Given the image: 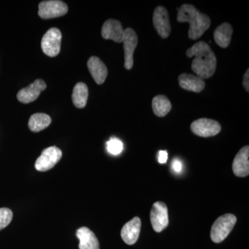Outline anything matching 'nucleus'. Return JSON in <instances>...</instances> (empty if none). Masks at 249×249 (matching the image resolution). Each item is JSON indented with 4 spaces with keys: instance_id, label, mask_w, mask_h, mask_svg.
<instances>
[{
    "instance_id": "0eeeda50",
    "label": "nucleus",
    "mask_w": 249,
    "mask_h": 249,
    "mask_svg": "<svg viewBox=\"0 0 249 249\" xmlns=\"http://www.w3.org/2000/svg\"><path fill=\"white\" fill-rule=\"evenodd\" d=\"M123 43L124 49V67L126 70H130L133 67L134 51L138 44V36L132 28L124 29Z\"/></svg>"
},
{
    "instance_id": "ddd939ff",
    "label": "nucleus",
    "mask_w": 249,
    "mask_h": 249,
    "mask_svg": "<svg viewBox=\"0 0 249 249\" xmlns=\"http://www.w3.org/2000/svg\"><path fill=\"white\" fill-rule=\"evenodd\" d=\"M141 228H142V222L140 218L138 217H135L132 220L126 223L121 232L123 240L127 245H134L138 240Z\"/></svg>"
},
{
    "instance_id": "f257e3e1",
    "label": "nucleus",
    "mask_w": 249,
    "mask_h": 249,
    "mask_svg": "<svg viewBox=\"0 0 249 249\" xmlns=\"http://www.w3.org/2000/svg\"><path fill=\"white\" fill-rule=\"evenodd\" d=\"M188 58L195 56L192 70L196 76L207 79L213 76L217 68V58L210 46L204 41L196 42L186 51Z\"/></svg>"
},
{
    "instance_id": "f03ea898",
    "label": "nucleus",
    "mask_w": 249,
    "mask_h": 249,
    "mask_svg": "<svg viewBox=\"0 0 249 249\" xmlns=\"http://www.w3.org/2000/svg\"><path fill=\"white\" fill-rule=\"evenodd\" d=\"M178 22H189L188 36L191 40H197L209 29L211 26V18L202 14L196 6L191 4H183L178 9Z\"/></svg>"
},
{
    "instance_id": "5701e85b",
    "label": "nucleus",
    "mask_w": 249,
    "mask_h": 249,
    "mask_svg": "<svg viewBox=\"0 0 249 249\" xmlns=\"http://www.w3.org/2000/svg\"><path fill=\"white\" fill-rule=\"evenodd\" d=\"M14 214L11 209L7 208L0 209V231L8 227L12 221Z\"/></svg>"
},
{
    "instance_id": "4be33fe9",
    "label": "nucleus",
    "mask_w": 249,
    "mask_h": 249,
    "mask_svg": "<svg viewBox=\"0 0 249 249\" xmlns=\"http://www.w3.org/2000/svg\"><path fill=\"white\" fill-rule=\"evenodd\" d=\"M124 150V144L119 139L111 137L107 142V150L113 155H118Z\"/></svg>"
},
{
    "instance_id": "423d86ee",
    "label": "nucleus",
    "mask_w": 249,
    "mask_h": 249,
    "mask_svg": "<svg viewBox=\"0 0 249 249\" xmlns=\"http://www.w3.org/2000/svg\"><path fill=\"white\" fill-rule=\"evenodd\" d=\"M68 12V6L59 0L43 1L39 4L38 15L42 19H52L61 17Z\"/></svg>"
},
{
    "instance_id": "6ab92c4d",
    "label": "nucleus",
    "mask_w": 249,
    "mask_h": 249,
    "mask_svg": "<svg viewBox=\"0 0 249 249\" xmlns=\"http://www.w3.org/2000/svg\"><path fill=\"white\" fill-rule=\"evenodd\" d=\"M89 90L84 83H78L75 85L72 93V101L76 107L84 108L88 102Z\"/></svg>"
},
{
    "instance_id": "39448f33",
    "label": "nucleus",
    "mask_w": 249,
    "mask_h": 249,
    "mask_svg": "<svg viewBox=\"0 0 249 249\" xmlns=\"http://www.w3.org/2000/svg\"><path fill=\"white\" fill-rule=\"evenodd\" d=\"M62 157L60 149L51 146L45 149L36 160L35 168L37 171L46 172L53 168L60 161Z\"/></svg>"
},
{
    "instance_id": "a211bd4d",
    "label": "nucleus",
    "mask_w": 249,
    "mask_h": 249,
    "mask_svg": "<svg viewBox=\"0 0 249 249\" xmlns=\"http://www.w3.org/2000/svg\"><path fill=\"white\" fill-rule=\"evenodd\" d=\"M232 33V26L229 23H223L214 30V39L216 44L222 48H227L230 45Z\"/></svg>"
},
{
    "instance_id": "f3484780",
    "label": "nucleus",
    "mask_w": 249,
    "mask_h": 249,
    "mask_svg": "<svg viewBox=\"0 0 249 249\" xmlns=\"http://www.w3.org/2000/svg\"><path fill=\"white\" fill-rule=\"evenodd\" d=\"M76 237L80 241L79 249H100L97 237L88 228L78 229L76 231Z\"/></svg>"
},
{
    "instance_id": "b1692460",
    "label": "nucleus",
    "mask_w": 249,
    "mask_h": 249,
    "mask_svg": "<svg viewBox=\"0 0 249 249\" xmlns=\"http://www.w3.org/2000/svg\"><path fill=\"white\" fill-rule=\"evenodd\" d=\"M167 160H168V152L163 151V150L159 152L158 161L160 162V164L165 163Z\"/></svg>"
},
{
    "instance_id": "1a4fd4ad",
    "label": "nucleus",
    "mask_w": 249,
    "mask_h": 249,
    "mask_svg": "<svg viewBox=\"0 0 249 249\" xmlns=\"http://www.w3.org/2000/svg\"><path fill=\"white\" fill-rule=\"evenodd\" d=\"M150 221L155 231L161 232L169 224L168 207L163 202L157 201L152 206Z\"/></svg>"
},
{
    "instance_id": "7ed1b4c3",
    "label": "nucleus",
    "mask_w": 249,
    "mask_h": 249,
    "mask_svg": "<svg viewBox=\"0 0 249 249\" xmlns=\"http://www.w3.org/2000/svg\"><path fill=\"white\" fill-rule=\"evenodd\" d=\"M237 222V218L232 214H225L218 217L211 228V240L214 243H220L232 231Z\"/></svg>"
},
{
    "instance_id": "393cba45",
    "label": "nucleus",
    "mask_w": 249,
    "mask_h": 249,
    "mask_svg": "<svg viewBox=\"0 0 249 249\" xmlns=\"http://www.w3.org/2000/svg\"><path fill=\"white\" fill-rule=\"evenodd\" d=\"M172 167L174 171L176 173H180L182 169V165H181V161L178 160H173V163H172Z\"/></svg>"
},
{
    "instance_id": "4468645a",
    "label": "nucleus",
    "mask_w": 249,
    "mask_h": 249,
    "mask_svg": "<svg viewBox=\"0 0 249 249\" xmlns=\"http://www.w3.org/2000/svg\"><path fill=\"white\" fill-rule=\"evenodd\" d=\"M249 147H242L238 152L232 163V170L236 176L245 178L249 175Z\"/></svg>"
},
{
    "instance_id": "a878e982",
    "label": "nucleus",
    "mask_w": 249,
    "mask_h": 249,
    "mask_svg": "<svg viewBox=\"0 0 249 249\" xmlns=\"http://www.w3.org/2000/svg\"><path fill=\"white\" fill-rule=\"evenodd\" d=\"M243 85L245 87L246 91L247 92L249 91V70H247V71L245 72V75H244L243 78Z\"/></svg>"
},
{
    "instance_id": "f8f14e48",
    "label": "nucleus",
    "mask_w": 249,
    "mask_h": 249,
    "mask_svg": "<svg viewBox=\"0 0 249 249\" xmlns=\"http://www.w3.org/2000/svg\"><path fill=\"white\" fill-rule=\"evenodd\" d=\"M124 31L122 24L119 20L109 19L103 24L101 35L106 40H112L121 43L124 40Z\"/></svg>"
},
{
    "instance_id": "dca6fc26",
    "label": "nucleus",
    "mask_w": 249,
    "mask_h": 249,
    "mask_svg": "<svg viewBox=\"0 0 249 249\" xmlns=\"http://www.w3.org/2000/svg\"><path fill=\"white\" fill-rule=\"evenodd\" d=\"M180 87L187 91L199 93L204 90L206 83L204 79L196 75L181 73L178 78Z\"/></svg>"
},
{
    "instance_id": "412c9836",
    "label": "nucleus",
    "mask_w": 249,
    "mask_h": 249,
    "mask_svg": "<svg viewBox=\"0 0 249 249\" xmlns=\"http://www.w3.org/2000/svg\"><path fill=\"white\" fill-rule=\"evenodd\" d=\"M152 107L155 115L163 117L171 110L172 104L170 100L164 95H158L152 99Z\"/></svg>"
},
{
    "instance_id": "9b49d317",
    "label": "nucleus",
    "mask_w": 249,
    "mask_h": 249,
    "mask_svg": "<svg viewBox=\"0 0 249 249\" xmlns=\"http://www.w3.org/2000/svg\"><path fill=\"white\" fill-rule=\"evenodd\" d=\"M46 88H47V84L43 80H36L27 88H23L18 91V100L19 102L25 103V104L34 102Z\"/></svg>"
},
{
    "instance_id": "aec40b11",
    "label": "nucleus",
    "mask_w": 249,
    "mask_h": 249,
    "mask_svg": "<svg viewBox=\"0 0 249 249\" xmlns=\"http://www.w3.org/2000/svg\"><path fill=\"white\" fill-rule=\"evenodd\" d=\"M52 118L44 113H36L31 116L29 128L34 132H39L48 127L52 124Z\"/></svg>"
},
{
    "instance_id": "9d476101",
    "label": "nucleus",
    "mask_w": 249,
    "mask_h": 249,
    "mask_svg": "<svg viewBox=\"0 0 249 249\" xmlns=\"http://www.w3.org/2000/svg\"><path fill=\"white\" fill-rule=\"evenodd\" d=\"M153 24L159 35L163 38H167L171 31L169 14L163 6H157L154 11Z\"/></svg>"
},
{
    "instance_id": "6e6552de",
    "label": "nucleus",
    "mask_w": 249,
    "mask_h": 249,
    "mask_svg": "<svg viewBox=\"0 0 249 249\" xmlns=\"http://www.w3.org/2000/svg\"><path fill=\"white\" fill-rule=\"evenodd\" d=\"M192 132L201 137H210L220 132V124L217 121L210 119H199L193 121L191 124Z\"/></svg>"
},
{
    "instance_id": "20e7f679",
    "label": "nucleus",
    "mask_w": 249,
    "mask_h": 249,
    "mask_svg": "<svg viewBox=\"0 0 249 249\" xmlns=\"http://www.w3.org/2000/svg\"><path fill=\"white\" fill-rule=\"evenodd\" d=\"M62 34L57 28H52L43 36L41 47L44 53L49 57L58 55L61 47Z\"/></svg>"
},
{
    "instance_id": "2eb2a0df",
    "label": "nucleus",
    "mask_w": 249,
    "mask_h": 249,
    "mask_svg": "<svg viewBox=\"0 0 249 249\" xmlns=\"http://www.w3.org/2000/svg\"><path fill=\"white\" fill-rule=\"evenodd\" d=\"M88 67L90 73L98 85H102L107 78L108 71L104 62L96 56L91 57L88 60Z\"/></svg>"
}]
</instances>
